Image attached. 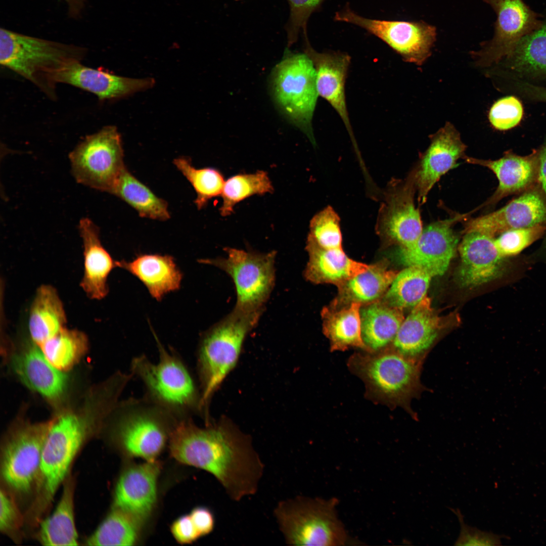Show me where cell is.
Listing matches in <instances>:
<instances>
[{
	"label": "cell",
	"instance_id": "obj_34",
	"mask_svg": "<svg viewBox=\"0 0 546 546\" xmlns=\"http://www.w3.org/2000/svg\"><path fill=\"white\" fill-rule=\"evenodd\" d=\"M66 318L56 290L43 285L39 287L31 304L29 330L33 341L40 345L64 328Z\"/></svg>",
	"mask_w": 546,
	"mask_h": 546
},
{
	"label": "cell",
	"instance_id": "obj_9",
	"mask_svg": "<svg viewBox=\"0 0 546 546\" xmlns=\"http://www.w3.org/2000/svg\"><path fill=\"white\" fill-rule=\"evenodd\" d=\"M272 87L276 103L288 118L315 145L312 119L318 95L316 73L305 53L287 50L272 73Z\"/></svg>",
	"mask_w": 546,
	"mask_h": 546
},
{
	"label": "cell",
	"instance_id": "obj_19",
	"mask_svg": "<svg viewBox=\"0 0 546 546\" xmlns=\"http://www.w3.org/2000/svg\"><path fill=\"white\" fill-rule=\"evenodd\" d=\"M160 469V465L155 461L132 465L124 470L115 488L113 507L140 523L145 520L156 503Z\"/></svg>",
	"mask_w": 546,
	"mask_h": 546
},
{
	"label": "cell",
	"instance_id": "obj_33",
	"mask_svg": "<svg viewBox=\"0 0 546 546\" xmlns=\"http://www.w3.org/2000/svg\"><path fill=\"white\" fill-rule=\"evenodd\" d=\"M360 319L362 340L372 352L389 346L404 317L402 309L378 300L360 309Z\"/></svg>",
	"mask_w": 546,
	"mask_h": 546
},
{
	"label": "cell",
	"instance_id": "obj_11",
	"mask_svg": "<svg viewBox=\"0 0 546 546\" xmlns=\"http://www.w3.org/2000/svg\"><path fill=\"white\" fill-rule=\"evenodd\" d=\"M224 251L225 257L199 261L217 267L231 278L237 296L235 308L264 309L275 283L276 251L259 253L229 247Z\"/></svg>",
	"mask_w": 546,
	"mask_h": 546
},
{
	"label": "cell",
	"instance_id": "obj_21",
	"mask_svg": "<svg viewBox=\"0 0 546 546\" xmlns=\"http://www.w3.org/2000/svg\"><path fill=\"white\" fill-rule=\"evenodd\" d=\"M55 85L66 83L95 95L101 100L114 99L151 87V78H131L87 67L81 61L71 62L53 76Z\"/></svg>",
	"mask_w": 546,
	"mask_h": 546
},
{
	"label": "cell",
	"instance_id": "obj_12",
	"mask_svg": "<svg viewBox=\"0 0 546 546\" xmlns=\"http://www.w3.org/2000/svg\"><path fill=\"white\" fill-rule=\"evenodd\" d=\"M69 157L78 183L110 193L125 167L120 135L113 125L86 136Z\"/></svg>",
	"mask_w": 546,
	"mask_h": 546
},
{
	"label": "cell",
	"instance_id": "obj_18",
	"mask_svg": "<svg viewBox=\"0 0 546 546\" xmlns=\"http://www.w3.org/2000/svg\"><path fill=\"white\" fill-rule=\"evenodd\" d=\"M466 149L459 132L449 122L432 135L428 148L416 167L419 205L426 202L429 192L440 177L456 166L460 158H464Z\"/></svg>",
	"mask_w": 546,
	"mask_h": 546
},
{
	"label": "cell",
	"instance_id": "obj_32",
	"mask_svg": "<svg viewBox=\"0 0 546 546\" xmlns=\"http://www.w3.org/2000/svg\"><path fill=\"white\" fill-rule=\"evenodd\" d=\"M361 305L353 302L338 308L330 306L323 308V331L330 341L331 352L345 351L351 347L370 352L361 336Z\"/></svg>",
	"mask_w": 546,
	"mask_h": 546
},
{
	"label": "cell",
	"instance_id": "obj_25",
	"mask_svg": "<svg viewBox=\"0 0 546 546\" xmlns=\"http://www.w3.org/2000/svg\"><path fill=\"white\" fill-rule=\"evenodd\" d=\"M11 367L20 380L29 388L50 399L64 392L67 376L46 358L38 345H30L13 355Z\"/></svg>",
	"mask_w": 546,
	"mask_h": 546
},
{
	"label": "cell",
	"instance_id": "obj_37",
	"mask_svg": "<svg viewBox=\"0 0 546 546\" xmlns=\"http://www.w3.org/2000/svg\"><path fill=\"white\" fill-rule=\"evenodd\" d=\"M140 523L115 508L84 540L89 546L132 545L136 542Z\"/></svg>",
	"mask_w": 546,
	"mask_h": 546
},
{
	"label": "cell",
	"instance_id": "obj_13",
	"mask_svg": "<svg viewBox=\"0 0 546 546\" xmlns=\"http://www.w3.org/2000/svg\"><path fill=\"white\" fill-rule=\"evenodd\" d=\"M416 167L403 179H393L383 194L376 231L386 244L408 247L423 230L419 210L415 204L417 191Z\"/></svg>",
	"mask_w": 546,
	"mask_h": 546
},
{
	"label": "cell",
	"instance_id": "obj_8",
	"mask_svg": "<svg viewBox=\"0 0 546 546\" xmlns=\"http://www.w3.org/2000/svg\"><path fill=\"white\" fill-rule=\"evenodd\" d=\"M335 498L297 496L280 501L274 515L285 542L290 545L340 546L349 538L339 519Z\"/></svg>",
	"mask_w": 546,
	"mask_h": 546
},
{
	"label": "cell",
	"instance_id": "obj_50",
	"mask_svg": "<svg viewBox=\"0 0 546 546\" xmlns=\"http://www.w3.org/2000/svg\"><path fill=\"white\" fill-rule=\"evenodd\" d=\"M537 150L538 154V183L546 200V141Z\"/></svg>",
	"mask_w": 546,
	"mask_h": 546
},
{
	"label": "cell",
	"instance_id": "obj_24",
	"mask_svg": "<svg viewBox=\"0 0 546 546\" xmlns=\"http://www.w3.org/2000/svg\"><path fill=\"white\" fill-rule=\"evenodd\" d=\"M440 328V320L426 296L404 319L389 347L408 358L423 363Z\"/></svg>",
	"mask_w": 546,
	"mask_h": 546
},
{
	"label": "cell",
	"instance_id": "obj_5",
	"mask_svg": "<svg viewBox=\"0 0 546 546\" xmlns=\"http://www.w3.org/2000/svg\"><path fill=\"white\" fill-rule=\"evenodd\" d=\"M153 333L159 360L153 363L146 355L134 357L130 373L142 382L144 396L165 409L179 421L202 415L201 395L190 371L181 357L171 348L165 349Z\"/></svg>",
	"mask_w": 546,
	"mask_h": 546
},
{
	"label": "cell",
	"instance_id": "obj_10",
	"mask_svg": "<svg viewBox=\"0 0 546 546\" xmlns=\"http://www.w3.org/2000/svg\"><path fill=\"white\" fill-rule=\"evenodd\" d=\"M51 425V421L22 425L4 439L1 449L2 485L15 497L35 492L42 449Z\"/></svg>",
	"mask_w": 546,
	"mask_h": 546
},
{
	"label": "cell",
	"instance_id": "obj_14",
	"mask_svg": "<svg viewBox=\"0 0 546 546\" xmlns=\"http://www.w3.org/2000/svg\"><path fill=\"white\" fill-rule=\"evenodd\" d=\"M337 21L358 26L384 41L405 61L422 65L431 53L436 29L423 21L372 19L361 17L349 8L335 13Z\"/></svg>",
	"mask_w": 546,
	"mask_h": 546
},
{
	"label": "cell",
	"instance_id": "obj_3",
	"mask_svg": "<svg viewBox=\"0 0 546 546\" xmlns=\"http://www.w3.org/2000/svg\"><path fill=\"white\" fill-rule=\"evenodd\" d=\"M263 309L234 308L204 332L197 351V369L201 395L202 417L210 420L208 407L215 391L238 361L245 339L257 325Z\"/></svg>",
	"mask_w": 546,
	"mask_h": 546
},
{
	"label": "cell",
	"instance_id": "obj_42",
	"mask_svg": "<svg viewBox=\"0 0 546 546\" xmlns=\"http://www.w3.org/2000/svg\"><path fill=\"white\" fill-rule=\"evenodd\" d=\"M546 232V224L506 231L495 239L494 243L504 257L518 254L540 238Z\"/></svg>",
	"mask_w": 546,
	"mask_h": 546
},
{
	"label": "cell",
	"instance_id": "obj_43",
	"mask_svg": "<svg viewBox=\"0 0 546 546\" xmlns=\"http://www.w3.org/2000/svg\"><path fill=\"white\" fill-rule=\"evenodd\" d=\"M25 524L23 514L15 496L3 486L0 491V531L16 543L23 538V528Z\"/></svg>",
	"mask_w": 546,
	"mask_h": 546
},
{
	"label": "cell",
	"instance_id": "obj_44",
	"mask_svg": "<svg viewBox=\"0 0 546 546\" xmlns=\"http://www.w3.org/2000/svg\"><path fill=\"white\" fill-rule=\"evenodd\" d=\"M523 115V107L516 97L510 96L500 99L490 108L489 119L496 129L506 130L517 126Z\"/></svg>",
	"mask_w": 546,
	"mask_h": 546
},
{
	"label": "cell",
	"instance_id": "obj_28",
	"mask_svg": "<svg viewBox=\"0 0 546 546\" xmlns=\"http://www.w3.org/2000/svg\"><path fill=\"white\" fill-rule=\"evenodd\" d=\"M306 249L309 260L304 275L312 283H330L337 286L370 266L351 259L343 249H326L308 238Z\"/></svg>",
	"mask_w": 546,
	"mask_h": 546
},
{
	"label": "cell",
	"instance_id": "obj_39",
	"mask_svg": "<svg viewBox=\"0 0 546 546\" xmlns=\"http://www.w3.org/2000/svg\"><path fill=\"white\" fill-rule=\"evenodd\" d=\"M39 346L48 360L63 371L72 367L84 354L87 340L83 333L64 328Z\"/></svg>",
	"mask_w": 546,
	"mask_h": 546
},
{
	"label": "cell",
	"instance_id": "obj_22",
	"mask_svg": "<svg viewBox=\"0 0 546 546\" xmlns=\"http://www.w3.org/2000/svg\"><path fill=\"white\" fill-rule=\"evenodd\" d=\"M463 159L468 163L487 168L498 179L497 189L482 206L495 204L506 197L522 193L538 184L537 150L526 156H520L508 151L502 158L494 160L467 156Z\"/></svg>",
	"mask_w": 546,
	"mask_h": 546
},
{
	"label": "cell",
	"instance_id": "obj_41",
	"mask_svg": "<svg viewBox=\"0 0 546 546\" xmlns=\"http://www.w3.org/2000/svg\"><path fill=\"white\" fill-rule=\"evenodd\" d=\"M307 238L326 249H342L340 218L332 207H326L311 218Z\"/></svg>",
	"mask_w": 546,
	"mask_h": 546
},
{
	"label": "cell",
	"instance_id": "obj_51",
	"mask_svg": "<svg viewBox=\"0 0 546 546\" xmlns=\"http://www.w3.org/2000/svg\"><path fill=\"white\" fill-rule=\"evenodd\" d=\"M67 5L69 15L74 18L81 16L85 4V0H63Z\"/></svg>",
	"mask_w": 546,
	"mask_h": 546
},
{
	"label": "cell",
	"instance_id": "obj_29",
	"mask_svg": "<svg viewBox=\"0 0 546 546\" xmlns=\"http://www.w3.org/2000/svg\"><path fill=\"white\" fill-rule=\"evenodd\" d=\"M75 485V479L70 474L63 484L61 498L53 513L38 524L35 538L41 545H79L74 516Z\"/></svg>",
	"mask_w": 546,
	"mask_h": 546
},
{
	"label": "cell",
	"instance_id": "obj_48",
	"mask_svg": "<svg viewBox=\"0 0 546 546\" xmlns=\"http://www.w3.org/2000/svg\"><path fill=\"white\" fill-rule=\"evenodd\" d=\"M510 79L515 92L530 100L546 103V87L518 79Z\"/></svg>",
	"mask_w": 546,
	"mask_h": 546
},
{
	"label": "cell",
	"instance_id": "obj_45",
	"mask_svg": "<svg viewBox=\"0 0 546 546\" xmlns=\"http://www.w3.org/2000/svg\"><path fill=\"white\" fill-rule=\"evenodd\" d=\"M323 1L288 0L290 7V15L286 27L288 46H291L297 41L301 30L304 34H306L308 19Z\"/></svg>",
	"mask_w": 546,
	"mask_h": 546
},
{
	"label": "cell",
	"instance_id": "obj_4",
	"mask_svg": "<svg viewBox=\"0 0 546 546\" xmlns=\"http://www.w3.org/2000/svg\"><path fill=\"white\" fill-rule=\"evenodd\" d=\"M422 364L390 347L355 353L347 362L351 372L364 382L368 399L390 408L400 406L414 418L416 416L411 407V400L424 390L421 381Z\"/></svg>",
	"mask_w": 546,
	"mask_h": 546
},
{
	"label": "cell",
	"instance_id": "obj_20",
	"mask_svg": "<svg viewBox=\"0 0 546 546\" xmlns=\"http://www.w3.org/2000/svg\"><path fill=\"white\" fill-rule=\"evenodd\" d=\"M458 250L461 264L457 278L462 287L480 286L505 271V257L499 253L492 237L478 232L466 233Z\"/></svg>",
	"mask_w": 546,
	"mask_h": 546
},
{
	"label": "cell",
	"instance_id": "obj_35",
	"mask_svg": "<svg viewBox=\"0 0 546 546\" xmlns=\"http://www.w3.org/2000/svg\"><path fill=\"white\" fill-rule=\"evenodd\" d=\"M111 194L128 203L142 217L159 220L170 218L167 203L156 196L126 167L119 176Z\"/></svg>",
	"mask_w": 546,
	"mask_h": 546
},
{
	"label": "cell",
	"instance_id": "obj_31",
	"mask_svg": "<svg viewBox=\"0 0 546 546\" xmlns=\"http://www.w3.org/2000/svg\"><path fill=\"white\" fill-rule=\"evenodd\" d=\"M502 62L510 78L546 79V24L524 36Z\"/></svg>",
	"mask_w": 546,
	"mask_h": 546
},
{
	"label": "cell",
	"instance_id": "obj_7",
	"mask_svg": "<svg viewBox=\"0 0 546 546\" xmlns=\"http://www.w3.org/2000/svg\"><path fill=\"white\" fill-rule=\"evenodd\" d=\"M110 434L125 453L156 461L179 421L145 396L119 401L110 414Z\"/></svg>",
	"mask_w": 546,
	"mask_h": 546
},
{
	"label": "cell",
	"instance_id": "obj_2",
	"mask_svg": "<svg viewBox=\"0 0 546 546\" xmlns=\"http://www.w3.org/2000/svg\"><path fill=\"white\" fill-rule=\"evenodd\" d=\"M106 418L102 405L89 400L80 411L65 413L51 421L34 498L27 511L33 521L38 523L45 517L76 457Z\"/></svg>",
	"mask_w": 546,
	"mask_h": 546
},
{
	"label": "cell",
	"instance_id": "obj_40",
	"mask_svg": "<svg viewBox=\"0 0 546 546\" xmlns=\"http://www.w3.org/2000/svg\"><path fill=\"white\" fill-rule=\"evenodd\" d=\"M173 163L194 188L198 209L205 206L211 199L221 196L225 181L223 175L212 168L197 169L185 158L175 159Z\"/></svg>",
	"mask_w": 546,
	"mask_h": 546
},
{
	"label": "cell",
	"instance_id": "obj_6",
	"mask_svg": "<svg viewBox=\"0 0 546 546\" xmlns=\"http://www.w3.org/2000/svg\"><path fill=\"white\" fill-rule=\"evenodd\" d=\"M86 49L0 29V63L38 87L52 99L56 98L53 75L75 61H81Z\"/></svg>",
	"mask_w": 546,
	"mask_h": 546
},
{
	"label": "cell",
	"instance_id": "obj_1",
	"mask_svg": "<svg viewBox=\"0 0 546 546\" xmlns=\"http://www.w3.org/2000/svg\"><path fill=\"white\" fill-rule=\"evenodd\" d=\"M189 453L192 465L212 474L232 500L239 502L257 491L264 465L251 437L226 418L202 427Z\"/></svg>",
	"mask_w": 546,
	"mask_h": 546
},
{
	"label": "cell",
	"instance_id": "obj_38",
	"mask_svg": "<svg viewBox=\"0 0 546 546\" xmlns=\"http://www.w3.org/2000/svg\"><path fill=\"white\" fill-rule=\"evenodd\" d=\"M274 189L267 173L263 170L234 175L225 181L219 212L223 217L232 214L235 205L255 195L271 193Z\"/></svg>",
	"mask_w": 546,
	"mask_h": 546
},
{
	"label": "cell",
	"instance_id": "obj_17",
	"mask_svg": "<svg viewBox=\"0 0 546 546\" xmlns=\"http://www.w3.org/2000/svg\"><path fill=\"white\" fill-rule=\"evenodd\" d=\"M546 224V200L538 183L499 209L470 219L464 233L478 232L489 236L514 229Z\"/></svg>",
	"mask_w": 546,
	"mask_h": 546
},
{
	"label": "cell",
	"instance_id": "obj_30",
	"mask_svg": "<svg viewBox=\"0 0 546 546\" xmlns=\"http://www.w3.org/2000/svg\"><path fill=\"white\" fill-rule=\"evenodd\" d=\"M397 272L384 263L370 265L366 271L337 286L338 293L330 306L338 308L353 302L362 305L379 300L387 292Z\"/></svg>",
	"mask_w": 546,
	"mask_h": 546
},
{
	"label": "cell",
	"instance_id": "obj_15",
	"mask_svg": "<svg viewBox=\"0 0 546 546\" xmlns=\"http://www.w3.org/2000/svg\"><path fill=\"white\" fill-rule=\"evenodd\" d=\"M497 14L493 38L473 53L477 64L488 66L499 63L525 35L542 25L522 0H483Z\"/></svg>",
	"mask_w": 546,
	"mask_h": 546
},
{
	"label": "cell",
	"instance_id": "obj_16",
	"mask_svg": "<svg viewBox=\"0 0 546 546\" xmlns=\"http://www.w3.org/2000/svg\"><path fill=\"white\" fill-rule=\"evenodd\" d=\"M467 215L457 214L427 225L413 245L399 247L397 253L400 262L421 267L433 277L443 275L458 247L459 239L453 226Z\"/></svg>",
	"mask_w": 546,
	"mask_h": 546
},
{
	"label": "cell",
	"instance_id": "obj_26",
	"mask_svg": "<svg viewBox=\"0 0 546 546\" xmlns=\"http://www.w3.org/2000/svg\"><path fill=\"white\" fill-rule=\"evenodd\" d=\"M79 230L83 244L84 274L81 287L90 298L102 299L108 292L107 279L117 261L102 246L99 230L89 218L80 220Z\"/></svg>",
	"mask_w": 546,
	"mask_h": 546
},
{
	"label": "cell",
	"instance_id": "obj_47",
	"mask_svg": "<svg viewBox=\"0 0 546 546\" xmlns=\"http://www.w3.org/2000/svg\"><path fill=\"white\" fill-rule=\"evenodd\" d=\"M171 532L176 541L181 544L192 543L201 537L190 515L181 516L174 521Z\"/></svg>",
	"mask_w": 546,
	"mask_h": 546
},
{
	"label": "cell",
	"instance_id": "obj_36",
	"mask_svg": "<svg viewBox=\"0 0 546 546\" xmlns=\"http://www.w3.org/2000/svg\"><path fill=\"white\" fill-rule=\"evenodd\" d=\"M406 267L397 273L381 300L390 306L402 309L414 307L426 296L433 277L419 266Z\"/></svg>",
	"mask_w": 546,
	"mask_h": 546
},
{
	"label": "cell",
	"instance_id": "obj_23",
	"mask_svg": "<svg viewBox=\"0 0 546 546\" xmlns=\"http://www.w3.org/2000/svg\"><path fill=\"white\" fill-rule=\"evenodd\" d=\"M305 38L304 51L311 59L316 71L318 95L328 101L338 114L357 152L358 149L350 122L345 93L350 57L343 53L317 52L310 46L307 36Z\"/></svg>",
	"mask_w": 546,
	"mask_h": 546
},
{
	"label": "cell",
	"instance_id": "obj_46",
	"mask_svg": "<svg viewBox=\"0 0 546 546\" xmlns=\"http://www.w3.org/2000/svg\"><path fill=\"white\" fill-rule=\"evenodd\" d=\"M449 509L456 515L460 523V535L455 545H495L500 544V537L490 532L481 531L465 523L459 509Z\"/></svg>",
	"mask_w": 546,
	"mask_h": 546
},
{
	"label": "cell",
	"instance_id": "obj_27",
	"mask_svg": "<svg viewBox=\"0 0 546 546\" xmlns=\"http://www.w3.org/2000/svg\"><path fill=\"white\" fill-rule=\"evenodd\" d=\"M117 266L137 278L157 301L180 287L183 274L170 255L140 254L131 261H117Z\"/></svg>",
	"mask_w": 546,
	"mask_h": 546
},
{
	"label": "cell",
	"instance_id": "obj_49",
	"mask_svg": "<svg viewBox=\"0 0 546 546\" xmlns=\"http://www.w3.org/2000/svg\"><path fill=\"white\" fill-rule=\"evenodd\" d=\"M190 516L201 537L210 533L215 526V519L207 508L199 507L194 509Z\"/></svg>",
	"mask_w": 546,
	"mask_h": 546
}]
</instances>
